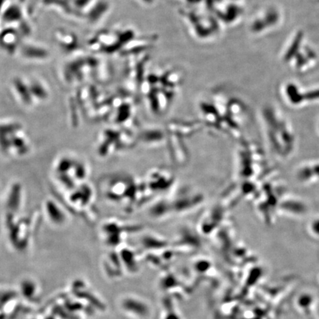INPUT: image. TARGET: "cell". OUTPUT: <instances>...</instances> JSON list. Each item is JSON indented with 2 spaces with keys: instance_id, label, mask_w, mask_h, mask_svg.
<instances>
[{
  "instance_id": "obj_6",
  "label": "cell",
  "mask_w": 319,
  "mask_h": 319,
  "mask_svg": "<svg viewBox=\"0 0 319 319\" xmlns=\"http://www.w3.org/2000/svg\"><path fill=\"white\" fill-rule=\"evenodd\" d=\"M313 300L314 299L311 295H302L298 300V305H299V308H302L304 311L305 312L308 311V312L312 306Z\"/></svg>"
},
{
  "instance_id": "obj_7",
  "label": "cell",
  "mask_w": 319,
  "mask_h": 319,
  "mask_svg": "<svg viewBox=\"0 0 319 319\" xmlns=\"http://www.w3.org/2000/svg\"><path fill=\"white\" fill-rule=\"evenodd\" d=\"M314 231L319 234V221L318 222V223H316V225H314Z\"/></svg>"
},
{
  "instance_id": "obj_3",
  "label": "cell",
  "mask_w": 319,
  "mask_h": 319,
  "mask_svg": "<svg viewBox=\"0 0 319 319\" xmlns=\"http://www.w3.org/2000/svg\"><path fill=\"white\" fill-rule=\"evenodd\" d=\"M181 85L178 74L167 73L158 78L150 75L142 87L150 113L155 116H163L170 110Z\"/></svg>"
},
{
  "instance_id": "obj_4",
  "label": "cell",
  "mask_w": 319,
  "mask_h": 319,
  "mask_svg": "<svg viewBox=\"0 0 319 319\" xmlns=\"http://www.w3.org/2000/svg\"><path fill=\"white\" fill-rule=\"evenodd\" d=\"M202 122L197 120H171L165 126L166 145L171 160L174 163L185 164L189 159L188 141L203 129Z\"/></svg>"
},
{
  "instance_id": "obj_5",
  "label": "cell",
  "mask_w": 319,
  "mask_h": 319,
  "mask_svg": "<svg viewBox=\"0 0 319 319\" xmlns=\"http://www.w3.org/2000/svg\"><path fill=\"white\" fill-rule=\"evenodd\" d=\"M176 181V178L171 171L161 167L151 169L143 180L153 201L175 190Z\"/></svg>"
},
{
  "instance_id": "obj_1",
  "label": "cell",
  "mask_w": 319,
  "mask_h": 319,
  "mask_svg": "<svg viewBox=\"0 0 319 319\" xmlns=\"http://www.w3.org/2000/svg\"><path fill=\"white\" fill-rule=\"evenodd\" d=\"M199 120L214 134L240 140L250 119L247 104L239 97L216 92L197 104Z\"/></svg>"
},
{
  "instance_id": "obj_2",
  "label": "cell",
  "mask_w": 319,
  "mask_h": 319,
  "mask_svg": "<svg viewBox=\"0 0 319 319\" xmlns=\"http://www.w3.org/2000/svg\"><path fill=\"white\" fill-rule=\"evenodd\" d=\"M203 193L191 188H175L151 203L149 214L158 220L171 216L184 215L198 209L205 203Z\"/></svg>"
}]
</instances>
